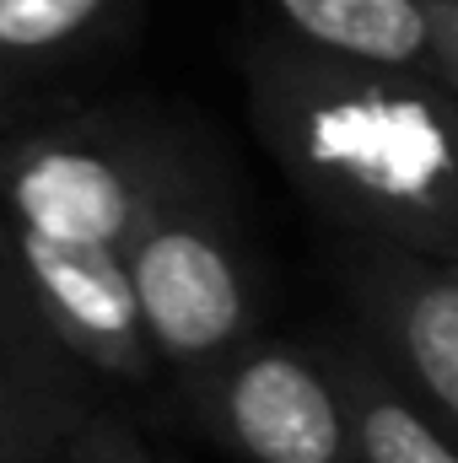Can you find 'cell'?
Listing matches in <instances>:
<instances>
[{
  "instance_id": "obj_3",
  "label": "cell",
  "mask_w": 458,
  "mask_h": 463,
  "mask_svg": "<svg viewBox=\"0 0 458 463\" xmlns=\"http://www.w3.org/2000/svg\"><path fill=\"white\" fill-rule=\"evenodd\" d=\"M140 335L167 383L259 335V275L216 167L189 151L162 178L124 248Z\"/></svg>"
},
{
  "instance_id": "obj_4",
  "label": "cell",
  "mask_w": 458,
  "mask_h": 463,
  "mask_svg": "<svg viewBox=\"0 0 458 463\" xmlns=\"http://www.w3.org/2000/svg\"><path fill=\"white\" fill-rule=\"evenodd\" d=\"M189 426L243 463H356L329 345L248 335L173 383Z\"/></svg>"
},
{
  "instance_id": "obj_11",
  "label": "cell",
  "mask_w": 458,
  "mask_h": 463,
  "mask_svg": "<svg viewBox=\"0 0 458 463\" xmlns=\"http://www.w3.org/2000/svg\"><path fill=\"white\" fill-rule=\"evenodd\" d=\"M443 5V33H448V87L458 92V0H437Z\"/></svg>"
},
{
  "instance_id": "obj_9",
  "label": "cell",
  "mask_w": 458,
  "mask_h": 463,
  "mask_svg": "<svg viewBox=\"0 0 458 463\" xmlns=\"http://www.w3.org/2000/svg\"><path fill=\"white\" fill-rule=\"evenodd\" d=\"M329 361L340 377L356 463H458V442L437 431L350 340H329Z\"/></svg>"
},
{
  "instance_id": "obj_7",
  "label": "cell",
  "mask_w": 458,
  "mask_h": 463,
  "mask_svg": "<svg viewBox=\"0 0 458 463\" xmlns=\"http://www.w3.org/2000/svg\"><path fill=\"white\" fill-rule=\"evenodd\" d=\"M270 11L275 33L302 49L432 76L448 87V33L437 0H270Z\"/></svg>"
},
{
  "instance_id": "obj_1",
  "label": "cell",
  "mask_w": 458,
  "mask_h": 463,
  "mask_svg": "<svg viewBox=\"0 0 458 463\" xmlns=\"http://www.w3.org/2000/svg\"><path fill=\"white\" fill-rule=\"evenodd\" d=\"M248 118L286 184L350 242L458 259V92L253 33Z\"/></svg>"
},
{
  "instance_id": "obj_10",
  "label": "cell",
  "mask_w": 458,
  "mask_h": 463,
  "mask_svg": "<svg viewBox=\"0 0 458 463\" xmlns=\"http://www.w3.org/2000/svg\"><path fill=\"white\" fill-rule=\"evenodd\" d=\"M49 463H162V458L146 448V437L129 426V415H119L114 404H103L98 415H87V426Z\"/></svg>"
},
{
  "instance_id": "obj_5",
  "label": "cell",
  "mask_w": 458,
  "mask_h": 463,
  "mask_svg": "<svg viewBox=\"0 0 458 463\" xmlns=\"http://www.w3.org/2000/svg\"><path fill=\"white\" fill-rule=\"evenodd\" d=\"M329 269L345 340L458 442V259L340 237Z\"/></svg>"
},
{
  "instance_id": "obj_8",
  "label": "cell",
  "mask_w": 458,
  "mask_h": 463,
  "mask_svg": "<svg viewBox=\"0 0 458 463\" xmlns=\"http://www.w3.org/2000/svg\"><path fill=\"white\" fill-rule=\"evenodd\" d=\"M135 0H0V98L98 54Z\"/></svg>"
},
{
  "instance_id": "obj_2",
  "label": "cell",
  "mask_w": 458,
  "mask_h": 463,
  "mask_svg": "<svg viewBox=\"0 0 458 463\" xmlns=\"http://www.w3.org/2000/svg\"><path fill=\"white\" fill-rule=\"evenodd\" d=\"M189 135L146 109H81L0 140V222L65 350L119 393L162 383L124 248Z\"/></svg>"
},
{
  "instance_id": "obj_12",
  "label": "cell",
  "mask_w": 458,
  "mask_h": 463,
  "mask_svg": "<svg viewBox=\"0 0 458 463\" xmlns=\"http://www.w3.org/2000/svg\"><path fill=\"white\" fill-rule=\"evenodd\" d=\"M162 463H178V458H162Z\"/></svg>"
},
{
  "instance_id": "obj_6",
  "label": "cell",
  "mask_w": 458,
  "mask_h": 463,
  "mask_svg": "<svg viewBox=\"0 0 458 463\" xmlns=\"http://www.w3.org/2000/svg\"><path fill=\"white\" fill-rule=\"evenodd\" d=\"M109 404V388L65 350L0 222V463H49Z\"/></svg>"
}]
</instances>
